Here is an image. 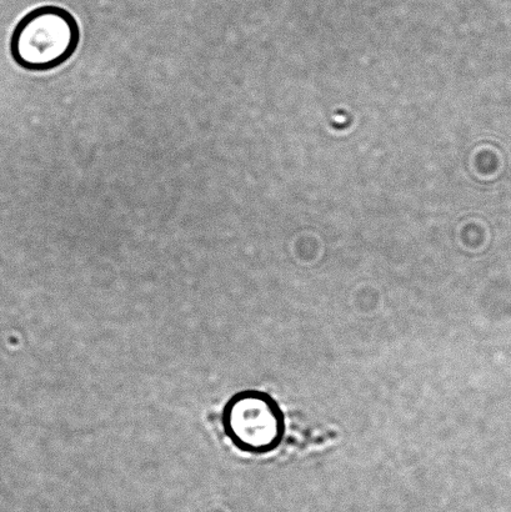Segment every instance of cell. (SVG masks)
I'll return each instance as SVG.
<instances>
[{"instance_id":"6da1fadb","label":"cell","mask_w":511,"mask_h":512,"mask_svg":"<svg viewBox=\"0 0 511 512\" xmlns=\"http://www.w3.org/2000/svg\"><path fill=\"white\" fill-rule=\"evenodd\" d=\"M80 28L74 15L58 5H43L25 14L10 37V55L28 72H49L77 52Z\"/></svg>"},{"instance_id":"7a4b0ae2","label":"cell","mask_w":511,"mask_h":512,"mask_svg":"<svg viewBox=\"0 0 511 512\" xmlns=\"http://www.w3.org/2000/svg\"><path fill=\"white\" fill-rule=\"evenodd\" d=\"M220 424L235 449L244 454H272L282 445L285 416L278 401L260 390L234 394L224 405Z\"/></svg>"}]
</instances>
